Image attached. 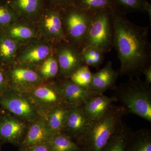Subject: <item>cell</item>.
<instances>
[{
  "instance_id": "cell-1",
  "label": "cell",
  "mask_w": 151,
  "mask_h": 151,
  "mask_svg": "<svg viewBox=\"0 0 151 151\" xmlns=\"http://www.w3.org/2000/svg\"><path fill=\"white\" fill-rule=\"evenodd\" d=\"M113 47L121 63L119 75L138 77L151 65V45L148 26H141L130 21L126 15L112 12Z\"/></svg>"
},
{
  "instance_id": "cell-2",
  "label": "cell",
  "mask_w": 151,
  "mask_h": 151,
  "mask_svg": "<svg viewBox=\"0 0 151 151\" xmlns=\"http://www.w3.org/2000/svg\"><path fill=\"white\" fill-rule=\"evenodd\" d=\"M127 113L122 105L113 104L103 116L91 121L76 142L82 151H101Z\"/></svg>"
},
{
  "instance_id": "cell-3",
  "label": "cell",
  "mask_w": 151,
  "mask_h": 151,
  "mask_svg": "<svg viewBox=\"0 0 151 151\" xmlns=\"http://www.w3.org/2000/svg\"><path fill=\"white\" fill-rule=\"evenodd\" d=\"M116 102L127 113L134 114L151 122V88L139 76L117 86L114 90Z\"/></svg>"
},
{
  "instance_id": "cell-4",
  "label": "cell",
  "mask_w": 151,
  "mask_h": 151,
  "mask_svg": "<svg viewBox=\"0 0 151 151\" xmlns=\"http://www.w3.org/2000/svg\"><path fill=\"white\" fill-rule=\"evenodd\" d=\"M113 10H102L90 14V26L81 51L93 47L105 54L112 50L113 47Z\"/></svg>"
},
{
  "instance_id": "cell-5",
  "label": "cell",
  "mask_w": 151,
  "mask_h": 151,
  "mask_svg": "<svg viewBox=\"0 0 151 151\" xmlns=\"http://www.w3.org/2000/svg\"><path fill=\"white\" fill-rule=\"evenodd\" d=\"M68 7L63 15L60 14L65 40L81 51L90 26L91 14L73 6Z\"/></svg>"
},
{
  "instance_id": "cell-6",
  "label": "cell",
  "mask_w": 151,
  "mask_h": 151,
  "mask_svg": "<svg viewBox=\"0 0 151 151\" xmlns=\"http://www.w3.org/2000/svg\"><path fill=\"white\" fill-rule=\"evenodd\" d=\"M0 106L14 116L26 122H34L41 113L26 93L8 89L0 95Z\"/></svg>"
},
{
  "instance_id": "cell-7",
  "label": "cell",
  "mask_w": 151,
  "mask_h": 151,
  "mask_svg": "<svg viewBox=\"0 0 151 151\" xmlns=\"http://www.w3.org/2000/svg\"><path fill=\"white\" fill-rule=\"evenodd\" d=\"M26 93L40 113L46 114L55 107L65 104L59 83L37 86Z\"/></svg>"
},
{
  "instance_id": "cell-8",
  "label": "cell",
  "mask_w": 151,
  "mask_h": 151,
  "mask_svg": "<svg viewBox=\"0 0 151 151\" xmlns=\"http://www.w3.org/2000/svg\"><path fill=\"white\" fill-rule=\"evenodd\" d=\"M24 121L9 114L0 117V140L4 142L19 146L27 130Z\"/></svg>"
},
{
  "instance_id": "cell-9",
  "label": "cell",
  "mask_w": 151,
  "mask_h": 151,
  "mask_svg": "<svg viewBox=\"0 0 151 151\" xmlns=\"http://www.w3.org/2000/svg\"><path fill=\"white\" fill-rule=\"evenodd\" d=\"M90 122L82 106L70 108L61 133L76 141L86 132Z\"/></svg>"
},
{
  "instance_id": "cell-10",
  "label": "cell",
  "mask_w": 151,
  "mask_h": 151,
  "mask_svg": "<svg viewBox=\"0 0 151 151\" xmlns=\"http://www.w3.org/2000/svg\"><path fill=\"white\" fill-rule=\"evenodd\" d=\"M57 57L60 73L67 78L76 69L84 64L81 51L72 44L61 45L58 49Z\"/></svg>"
},
{
  "instance_id": "cell-11",
  "label": "cell",
  "mask_w": 151,
  "mask_h": 151,
  "mask_svg": "<svg viewBox=\"0 0 151 151\" xmlns=\"http://www.w3.org/2000/svg\"><path fill=\"white\" fill-rule=\"evenodd\" d=\"M119 75L111 61L107 62L103 68L93 73L89 89L95 94L102 95L108 90H115Z\"/></svg>"
},
{
  "instance_id": "cell-12",
  "label": "cell",
  "mask_w": 151,
  "mask_h": 151,
  "mask_svg": "<svg viewBox=\"0 0 151 151\" xmlns=\"http://www.w3.org/2000/svg\"><path fill=\"white\" fill-rule=\"evenodd\" d=\"M32 123L28 128L23 140L19 146L20 150L48 142L54 136L50 131L45 117L40 116Z\"/></svg>"
},
{
  "instance_id": "cell-13",
  "label": "cell",
  "mask_w": 151,
  "mask_h": 151,
  "mask_svg": "<svg viewBox=\"0 0 151 151\" xmlns=\"http://www.w3.org/2000/svg\"><path fill=\"white\" fill-rule=\"evenodd\" d=\"M59 84L65 103L70 108L82 106L86 101L95 95L90 89L78 86L68 78Z\"/></svg>"
},
{
  "instance_id": "cell-14",
  "label": "cell",
  "mask_w": 151,
  "mask_h": 151,
  "mask_svg": "<svg viewBox=\"0 0 151 151\" xmlns=\"http://www.w3.org/2000/svg\"><path fill=\"white\" fill-rule=\"evenodd\" d=\"M115 102H117L113 96L95 94L82 106L86 116L91 121L103 116Z\"/></svg>"
},
{
  "instance_id": "cell-15",
  "label": "cell",
  "mask_w": 151,
  "mask_h": 151,
  "mask_svg": "<svg viewBox=\"0 0 151 151\" xmlns=\"http://www.w3.org/2000/svg\"><path fill=\"white\" fill-rule=\"evenodd\" d=\"M132 132L122 121L101 151H126Z\"/></svg>"
},
{
  "instance_id": "cell-16",
  "label": "cell",
  "mask_w": 151,
  "mask_h": 151,
  "mask_svg": "<svg viewBox=\"0 0 151 151\" xmlns=\"http://www.w3.org/2000/svg\"><path fill=\"white\" fill-rule=\"evenodd\" d=\"M43 25L45 31L55 41L59 42L66 41L63 27L61 15L59 12H49L44 18Z\"/></svg>"
},
{
  "instance_id": "cell-17",
  "label": "cell",
  "mask_w": 151,
  "mask_h": 151,
  "mask_svg": "<svg viewBox=\"0 0 151 151\" xmlns=\"http://www.w3.org/2000/svg\"><path fill=\"white\" fill-rule=\"evenodd\" d=\"M70 108L67 104H63L46 113L45 118L49 129L53 135L62 132Z\"/></svg>"
},
{
  "instance_id": "cell-18",
  "label": "cell",
  "mask_w": 151,
  "mask_h": 151,
  "mask_svg": "<svg viewBox=\"0 0 151 151\" xmlns=\"http://www.w3.org/2000/svg\"><path fill=\"white\" fill-rule=\"evenodd\" d=\"M115 10L126 15L129 13L142 12L148 14L151 21V5L147 0H113Z\"/></svg>"
},
{
  "instance_id": "cell-19",
  "label": "cell",
  "mask_w": 151,
  "mask_h": 151,
  "mask_svg": "<svg viewBox=\"0 0 151 151\" xmlns=\"http://www.w3.org/2000/svg\"><path fill=\"white\" fill-rule=\"evenodd\" d=\"M126 151H151V132L143 128L132 132Z\"/></svg>"
},
{
  "instance_id": "cell-20",
  "label": "cell",
  "mask_w": 151,
  "mask_h": 151,
  "mask_svg": "<svg viewBox=\"0 0 151 151\" xmlns=\"http://www.w3.org/2000/svg\"><path fill=\"white\" fill-rule=\"evenodd\" d=\"M89 14L105 9H115L113 0H72L71 5Z\"/></svg>"
},
{
  "instance_id": "cell-21",
  "label": "cell",
  "mask_w": 151,
  "mask_h": 151,
  "mask_svg": "<svg viewBox=\"0 0 151 151\" xmlns=\"http://www.w3.org/2000/svg\"><path fill=\"white\" fill-rule=\"evenodd\" d=\"M48 144L52 151H81L75 141L63 133L54 135Z\"/></svg>"
},
{
  "instance_id": "cell-22",
  "label": "cell",
  "mask_w": 151,
  "mask_h": 151,
  "mask_svg": "<svg viewBox=\"0 0 151 151\" xmlns=\"http://www.w3.org/2000/svg\"><path fill=\"white\" fill-rule=\"evenodd\" d=\"M13 82L19 86H31L38 83L40 77L33 70L27 68H17L11 72Z\"/></svg>"
},
{
  "instance_id": "cell-23",
  "label": "cell",
  "mask_w": 151,
  "mask_h": 151,
  "mask_svg": "<svg viewBox=\"0 0 151 151\" xmlns=\"http://www.w3.org/2000/svg\"><path fill=\"white\" fill-rule=\"evenodd\" d=\"M42 3V0H13L11 5L19 13L31 16L39 12Z\"/></svg>"
},
{
  "instance_id": "cell-24",
  "label": "cell",
  "mask_w": 151,
  "mask_h": 151,
  "mask_svg": "<svg viewBox=\"0 0 151 151\" xmlns=\"http://www.w3.org/2000/svg\"><path fill=\"white\" fill-rule=\"evenodd\" d=\"M92 74L89 66L83 64L73 71L67 78L78 86L89 89Z\"/></svg>"
},
{
  "instance_id": "cell-25",
  "label": "cell",
  "mask_w": 151,
  "mask_h": 151,
  "mask_svg": "<svg viewBox=\"0 0 151 151\" xmlns=\"http://www.w3.org/2000/svg\"><path fill=\"white\" fill-rule=\"evenodd\" d=\"M50 52L49 47L40 45L29 49L25 52L21 57L22 62L35 63L45 59Z\"/></svg>"
},
{
  "instance_id": "cell-26",
  "label": "cell",
  "mask_w": 151,
  "mask_h": 151,
  "mask_svg": "<svg viewBox=\"0 0 151 151\" xmlns=\"http://www.w3.org/2000/svg\"><path fill=\"white\" fill-rule=\"evenodd\" d=\"M81 52L83 63L89 67L98 68L104 62V54L98 49L89 47Z\"/></svg>"
},
{
  "instance_id": "cell-27",
  "label": "cell",
  "mask_w": 151,
  "mask_h": 151,
  "mask_svg": "<svg viewBox=\"0 0 151 151\" xmlns=\"http://www.w3.org/2000/svg\"><path fill=\"white\" fill-rule=\"evenodd\" d=\"M16 43L11 38L5 35L0 36V58L4 60L11 59L15 53Z\"/></svg>"
},
{
  "instance_id": "cell-28",
  "label": "cell",
  "mask_w": 151,
  "mask_h": 151,
  "mask_svg": "<svg viewBox=\"0 0 151 151\" xmlns=\"http://www.w3.org/2000/svg\"><path fill=\"white\" fill-rule=\"evenodd\" d=\"M40 71L45 78H51L55 77L60 73L57 60L53 57L49 58L42 65Z\"/></svg>"
},
{
  "instance_id": "cell-29",
  "label": "cell",
  "mask_w": 151,
  "mask_h": 151,
  "mask_svg": "<svg viewBox=\"0 0 151 151\" xmlns=\"http://www.w3.org/2000/svg\"><path fill=\"white\" fill-rule=\"evenodd\" d=\"M11 37L18 39H28L33 35L32 30L23 26H17L11 28L9 30Z\"/></svg>"
},
{
  "instance_id": "cell-30",
  "label": "cell",
  "mask_w": 151,
  "mask_h": 151,
  "mask_svg": "<svg viewBox=\"0 0 151 151\" xmlns=\"http://www.w3.org/2000/svg\"><path fill=\"white\" fill-rule=\"evenodd\" d=\"M13 13L5 5L0 4V27L9 24L12 21Z\"/></svg>"
},
{
  "instance_id": "cell-31",
  "label": "cell",
  "mask_w": 151,
  "mask_h": 151,
  "mask_svg": "<svg viewBox=\"0 0 151 151\" xmlns=\"http://www.w3.org/2000/svg\"><path fill=\"white\" fill-rule=\"evenodd\" d=\"M21 151H52L48 142L33 146L24 149Z\"/></svg>"
},
{
  "instance_id": "cell-32",
  "label": "cell",
  "mask_w": 151,
  "mask_h": 151,
  "mask_svg": "<svg viewBox=\"0 0 151 151\" xmlns=\"http://www.w3.org/2000/svg\"><path fill=\"white\" fill-rule=\"evenodd\" d=\"M7 89L5 74L1 69H0V95Z\"/></svg>"
},
{
  "instance_id": "cell-33",
  "label": "cell",
  "mask_w": 151,
  "mask_h": 151,
  "mask_svg": "<svg viewBox=\"0 0 151 151\" xmlns=\"http://www.w3.org/2000/svg\"><path fill=\"white\" fill-rule=\"evenodd\" d=\"M142 74L145 76V82L148 85L151 84V65L145 68L143 70Z\"/></svg>"
},
{
  "instance_id": "cell-34",
  "label": "cell",
  "mask_w": 151,
  "mask_h": 151,
  "mask_svg": "<svg viewBox=\"0 0 151 151\" xmlns=\"http://www.w3.org/2000/svg\"><path fill=\"white\" fill-rule=\"evenodd\" d=\"M55 4L60 7H67L71 5L72 0H52Z\"/></svg>"
},
{
  "instance_id": "cell-35",
  "label": "cell",
  "mask_w": 151,
  "mask_h": 151,
  "mask_svg": "<svg viewBox=\"0 0 151 151\" xmlns=\"http://www.w3.org/2000/svg\"><path fill=\"white\" fill-rule=\"evenodd\" d=\"M2 109L1 107L0 106V117L2 116V115H3V113H2V112L1 109Z\"/></svg>"
},
{
  "instance_id": "cell-36",
  "label": "cell",
  "mask_w": 151,
  "mask_h": 151,
  "mask_svg": "<svg viewBox=\"0 0 151 151\" xmlns=\"http://www.w3.org/2000/svg\"><path fill=\"white\" fill-rule=\"evenodd\" d=\"M0 151H1V147H0Z\"/></svg>"
},
{
  "instance_id": "cell-37",
  "label": "cell",
  "mask_w": 151,
  "mask_h": 151,
  "mask_svg": "<svg viewBox=\"0 0 151 151\" xmlns=\"http://www.w3.org/2000/svg\"></svg>"
}]
</instances>
